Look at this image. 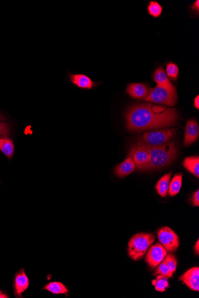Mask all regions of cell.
Masks as SVG:
<instances>
[{
  "instance_id": "cell-1",
  "label": "cell",
  "mask_w": 199,
  "mask_h": 298,
  "mask_svg": "<svg viewBox=\"0 0 199 298\" xmlns=\"http://www.w3.org/2000/svg\"><path fill=\"white\" fill-rule=\"evenodd\" d=\"M178 115L176 109L141 104L132 106L126 115L127 128L133 133L165 128L176 125Z\"/></svg>"
},
{
  "instance_id": "cell-2",
  "label": "cell",
  "mask_w": 199,
  "mask_h": 298,
  "mask_svg": "<svg viewBox=\"0 0 199 298\" xmlns=\"http://www.w3.org/2000/svg\"><path fill=\"white\" fill-rule=\"evenodd\" d=\"M146 147L150 154L147 170H157L167 166L176 159L178 152L176 145L173 142L160 146Z\"/></svg>"
},
{
  "instance_id": "cell-3",
  "label": "cell",
  "mask_w": 199,
  "mask_h": 298,
  "mask_svg": "<svg viewBox=\"0 0 199 298\" xmlns=\"http://www.w3.org/2000/svg\"><path fill=\"white\" fill-rule=\"evenodd\" d=\"M155 240V236L152 234L141 233L134 235L128 243V255L133 260H139Z\"/></svg>"
},
{
  "instance_id": "cell-4",
  "label": "cell",
  "mask_w": 199,
  "mask_h": 298,
  "mask_svg": "<svg viewBox=\"0 0 199 298\" xmlns=\"http://www.w3.org/2000/svg\"><path fill=\"white\" fill-rule=\"evenodd\" d=\"M145 101L147 102L173 106L176 105L177 101L176 88L175 87L171 88V87L157 85V86L150 92Z\"/></svg>"
},
{
  "instance_id": "cell-5",
  "label": "cell",
  "mask_w": 199,
  "mask_h": 298,
  "mask_svg": "<svg viewBox=\"0 0 199 298\" xmlns=\"http://www.w3.org/2000/svg\"><path fill=\"white\" fill-rule=\"evenodd\" d=\"M174 128L161 129L145 132L139 138L138 142L146 146L156 147L162 146L171 142L176 136Z\"/></svg>"
},
{
  "instance_id": "cell-6",
  "label": "cell",
  "mask_w": 199,
  "mask_h": 298,
  "mask_svg": "<svg viewBox=\"0 0 199 298\" xmlns=\"http://www.w3.org/2000/svg\"><path fill=\"white\" fill-rule=\"evenodd\" d=\"M128 157H132L137 170H147L150 162V154L146 147L138 142L130 148Z\"/></svg>"
},
{
  "instance_id": "cell-7",
  "label": "cell",
  "mask_w": 199,
  "mask_h": 298,
  "mask_svg": "<svg viewBox=\"0 0 199 298\" xmlns=\"http://www.w3.org/2000/svg\"><path fill=\"white\" fill-rule=\"evenodd\" d=\"M157 237L160 244L168 252H174L179 247L178 235L168 227H164L158 231Z\"/></svg>"
},
{
  "instance_id": "cell-8",
  "label": "cell",
  "mask_w": 199,
  "mask_h": 298,
  "mask_svg": "<svg viewBox=\"0 0 199 298\" xmlns=\"http://www.w3.org/2000/svg\"><path fill=\"white\" fill-rule=\"evenodd\" d=\"M166 255H167V251L161 244L157 243L150 249L146 255L145 260L152 269H155L163 260Z\"/></svg>"
},
{
  "instance_id": "cell-9",
  "label": "cell",
  "mask_w": 199,
  "mask_h": 298,
  "mask_svg": "<svg viewBox=\"0 0 199 298\" xmlns=\"http://www.w3.org/2000/svg\"><path fill=\"white\" fill-rule=\"evenodd\" d=\"M29 280L23 269L19 270L15 275L14 280V292L17 298L22 297L23 292L29 288Z\"/></svg>"
},
{
  "instance_id": "cell-10",
  "label": "cell",
  "mask_w": 199,
  "mask_h": 298,
  "mask_svg": "<svg viewBox=\"0 0 199 298\" xmlns=\"http://www.w3.org/2000/svg\"><path fill=\"white\" fill-rule=\"evenodd\" d=\"M151 90L146 84L133 83L128 85L127 92L131 97L134 99L145 100Z\"/></svg>"
},
{
  "instance_id": "cell-11",
  "label": "cell",
  "mask_w": 199,
  "mask_h": 298,
  "mask_svg": "<svg viewBox=\"0 0 199 298\" xmlns=\"http://www.w3.org/2000/svg\"><path fill=\"white\" fill-rule=\"evenodd\" d=\"M179 280L186 284L188 288L193 291H199V267H194L188 270L184 274L181 276Z\"/></svg>"
},
{
  "instance_id": "cell-12",
  "label": "cell",
  "mask_w": 199,
  "mask_h": 298,
  "mask_svg": "<svg viewBox=\"0 0 199 298\" xmlns=\"http://www.w3.org/2000/svg\"><path fill=\"white\" fill-rule=\"evenodd\" d=\"M199 125L194 119L188 120L185 127L184 144L185 147L194 143L199 137Z\"/></svg>"
},
{
  "instance_id": "cell-13",
  "label": "cell",
  "mask_w": 199,
  "mask_h": 298,
  "mask_svg": "<svg viewBox=\"0 0 199 298\" xmlns=\"http://www.w3.org/2000/svg\"><path fill=\"white\" fill-rule=\"evenodd\" d=\"M70 81L75 86L81 89H91L96 85V84L92 81L90 78L84 74H69Z\"/></svg>"
},
{
  "instance_id": "cell-14",
  "label": "cell",
  "mask_w": 199,
  "mask_h": 298,
  "mask_svg": "<svg viewBox=\"0 0 199 298\" xmlns=\"http://www.w3.org/2000/svg\"><path fill=\"white\" fill-rule=\"evenodd\" d=\"M136 168L134 161L132 157H128L123 162L119 164L114 169V173L120 178H124L132 174Z\"/></svg>"
},
{
  "instance_id": "cell-15",
  "label": "cell",
  "mask_w": 199,
  "mask_h": 298,
  "mask_svg": "<svg viewBox=\"0 0 199 298\" xmlns=\"http://www.w3.org/2000/svg\"><path fill=\"white\" fill-rule=\"evenodd\" d=\"M154 80L158 85L165 86L171 88H173L174 86L171 83L167 75L165 72L164 69L161 66L158 67L155 71L154 75Z\"/></svg>"
},
{
  "instance_id": "cell-16",
  "label": "cell",
  "mask_w": 199,
  "mask_h": 298,
  "mask_svg": "<svg viewBox=\"0 0 199 298\" xmlns=\"http://www.w3.org/2000/svg\"><path fill=\"white\" fill-rule=\"evenodd\" d=\"M43 290H45L54 295L68 294V289L64 284L59 281H51L43 287Z\"/></svg>"
},
{
  "instance_id": "cell-17",
  "label": "cell",
  "mask_w": 199,
  "mask_h": 298,
  "mask_svg": "<svg viewBox=\"0 0 199 298\" xmlns=\"http://www.w3.org/2000/svg\"><path fill=\"white\" fill-rule=\"evenodd\" d=\"M172 173H169L164 175L156 185L157 192L162 197H166L168 195L169 187H170V179Z\"/></svg>"
},
{
  "instance_id": "cell-18",
  "label": "cell",
  "mask_w": 199,
  "mask_h": 298,
  "mask_svg": "<svg viewBox=\"0 0 199 298\" xmlns=\"http://www.w3.org/2000/svg\"><path fill=\"white\" fill-rule=\"evenodd\" d=\"M183 166L191 173L194 174L198 178L199 177V156L185 158Z\"/></svg>"
},
{
  "instance_id": "cell-19",
  "label": "cell",
  "mask_w": 199,
  "mask_h": 298,
  "mask_svg": "<svg viewBox=\"0 0 199 298\" xmlns=\"http://www.w3.org/2000/svg\"><path fill=\"white\" fill-rule=\"evenodd\" d=\"M182 181V174L177 173L174 176L170 184L168 190V195L173 197L177 195L181 190Z\"/></svg>"
},
{
  "instance_id": "cell-20",
  "label": "cell",
  "mask_w": 199,
  "mask_h": 298,
  "mask_svg": "<svg viewBox=\"0 0 199 298\" xmlns=\"http://www.w3.org/2000/svg\"><path fill=\"white\" fill-rule=\"evenodd\" d=\"M0 151L9 159H11L15 152V147L13 141L7 138H0Z\"/></svg>"
},
{
  "instance_id": "cell-21",
  "label": "cell",
  "mask_w": 199,
  "mask_h": 298,
  "mask_svg": "<svg viewBox=\"0 0 199 298\" xmlns=\"http://www.w3.org/2000/svg\"><path fill=\"white\" fill-rule=\"evenodd\" d=\"M152 284L155 286L157 291L160 292H164L170 286L168 278L160 275H158L156 279L152 281Z\"/></svg>"
},
{
  "instance_id": "cell-22",
  "label": "cell",
  "mask_w": 199,
  "mask_h": 298,
  "mask_svg": "<svg viewBox=\"0 0 199 298\" xmlns=\"http://www.w3.org/2000/svg\"><path fill=\"white\" fill-rule=\"evenodd\" d=\"M147 10L150 15L155 18L159 17L162 12V7L156 1H152L147 7Z\"/></svg>"
},
{
  "instance_id": "cell-23",
  "label": "cell",
  "mask_w": 199,
  "mask_h": 298,
  "mask_svg": "<svg viewBox=\"0 0 199 298\" xmlns=\"http://www.w3.org/2000/svg\"><path fill=\"white\" fill-rule=\"evenodd\" d=\"M179 69L178 67L174 63H169L166 64V75L172 80L176 81L178 78Z\"/></svg>"
},
{
  "instance_id": "cell-24",
  "label": "cell",
  "mask_w": 199,
  "mask_h": 298,
  "mask_svg": "<svg viewBox=\"0 0 199 298\" xmlns=\"http://www.w3.org/2000/svg\"><path fill=\"white\" fill-rule=\"evenodd\" d=\"M158 266H158L156 272H155V275L164 276V277L168 278L172 277L170 270H169V267L165 259H163V260Z\"/></svg>"
},
{
  "instance_id": "cell-25",
  "label": "cell",
  "mask_w": 199,
  "mask_h": 298,
  "mask_svg": "<svg viewBox=\"0 0 199 298\" xmlns=\"http://www.w3.org/2000/svg\"><path fill=\"white\" fill-rule=\"evenodd\" d=\"M164 259L166 263H167L170 274L172 277H173V275L176 272L177 267V261L176 256L173 255V254H168V255H166Z\"/></svg>"
},
{
  "instance_id": "cell-26",
  "label": "cell",
  "mask_w": 199,
  "mask_h": 298,
  "mask_svg": "<svg viewBox=\"0 0 199 298\" xmlns=\"http://www.w3.org/2000/svg\"><path fill=\"white\" fill-rule=\"evenodd\" d=\"M9 125L7 123H0V137H7L9 135Z\"/></svg>"
},
{
  "instance_id": "cell-27",
  "label": "cell",
  "mask_w": 199,
  "mask_h": 298,
  "mask_svg": "<svg viewBox=\"0 0 199 298\" xmlns=\"http://www.w3.org/2000/svg\"><path fill=\"white\" fill-rule=\"evenodd\" d=\"M192 204L196 207L199 206V191L198 190L193 194L192 198Z\"/></svg>"
},
{
  "instance_id": "cell-28",
  "label": "cell",
  "mask_w": 199,
  "mask_h": 298,
  "mask_svg": "<svg viewBox=\"0 0 199 298\" xmlns=\"http://www.w3.org/2000/svg\"><path fill=\"white\" fill-rule=\"evenodd\" d=\"M191 9H192L193 11H194V12H196L198 13H199V0H197V1H196L195 2H194V3H193L192 5V6H191Z\"/></svg>"
},
{
  "instance_id": "cell-29",
  "label": "cell",
  "mask_w": 199,
  "mask_h": 298,
  "mask_svg": "<svg viewBox=\"0 0 199 298\" xmlns=\"http://www.w3.org/2000/svg\"><path fill=\"white\" fill-rule=\"evenodd\" d=\"M194 106L195 107L199 109V96L198 95L197 97L195 98V102H194Z\"/></svg>"
},
{
  "instance_id": "cell-30",
  "label": "cell",
  "mask_w": 199,
  "mask_h": 298,
  "mask_svg": "<svg viewBox=\"0 0 199 298\" xmlns=\"http://www.w3.org/2000/svg\"><path fill=\"white\" fill-rule=\"evenodd\" d=\"M199 240H198L197 242H196V244H195V253L196 254H197V255H199Z\"/></svg>"
},
{
  "instance_id": "cell-31",
  "label": "cell",
  "mask_w": 199,
  "mask_h": 298,
  "mask_svg": "<svg viewBox=\"0 0 199 298\" xmlns=\"http://www.w3.org/2000/svg\"><path fill=\"white\" fill-rule=\"evenodd\" d=\"M8 296L6 294L3 293V292L0 291V298H7Z\"/></svg>"
},
{
  "instance_id": "cell-32",
  "label": "cell",
  "mask_w": 199,
  "mask_h": 298,
  "mask_svg": "<svg viewBox=\"0 0 199 298\" xmlns=\"http://www.w3.org/2000/svg\"><path fill=\"white\" fill-rule=\"evenodd\" d=\"M4 120H5L4 117L2 116L1 114H0V122L4 121Z\"/></svg>"
}]
</instances>
